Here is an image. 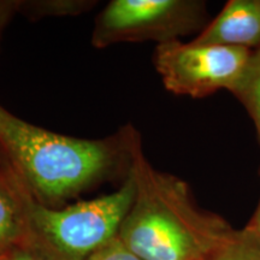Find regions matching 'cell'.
<instances>
[{
  "label": "cell",
  "mask_w": 260,
  "mask_h": 260,
  "mask_svg": "<svg viewBox=\"0 0 260 260\" xmlns=\"http://www.w3.org/2000/svg\"><path fill=\"white\" fill-rule=\"evenodd\" d=\"M252 54L246 48L176 40L157 45L153 63L169 92L199 99L220 89L235 93Z\"/></svg>",
  "instance_id": "obj_5"
},
{
  "label": "cell",
  "mask_w": 260,
  "mask_h": 260,
  "mask_svg": "<svg viewBox=\"0 0 260 260\" xmlns=\"http://www.w3.org/2000/svg\"><path fill=\"white\" fill-rule=\"evenodd\" d=\"M234 95L245 105L252 117L260 144V48L253 51L245 76Z\"/></svg>",
  "instance_id": "obj_8"
},
{
  "label": "cell",
  "mask_w": 260,
  "mask_h": 260,
  "mask_svg": "<svg viewBox=\"0 0 260 260\" xmlns=\"http://www.w3.org/2000/svg\"><path fill=\"white\" fill-rule=\"evenodd\" d=\"M21 2L18 0H0V40L6 25L11 21V18L19 12Z\"/></svg>",
  "instance_id": "obj_12"
},
{
  "label": "cell",
  "mask_w": 260,
  "mask_h": 260,
  "mask_svg": "<svg viewBox=\"0 0 260 260\" xmlns=\"http://www.w3.org/2000/svg\"><path fill=\"white\" fill-rule=\"evenodd\" d=\"M3 162H4V159H3L2 155H0V168L3 167Z\"/></svg>",
  "instance_id": "obj_15"
},
{
  "label": "cell",
  "mask_w": 260,
  "mask_h": 260,
  "mask_svg": "<svg viewBox=\"0 0 260 260\" xmlns=\"http://www.w3.org/2000/svg\"><path fill=\"white\" fill-rule=\"evenodd\" d=\"M132 126L113 138H71L18 118L0 105V155L34 200L53 207L129 167Z\"/></svg>",
  "instance_id": "obj_2"
},
{
  "label": "cell",
  "mask_w": 260,
  "mask_h": 260,
  "mask_svg": "<svg viewBox=\"0 0 260 260\" xmlns=\"http://www.w3.org/2000/svg\"><path fill=\"white\" fill-rule=\"evenodd\" d=\"M28 194L4 160L0 168V256L27 246Z\"/></svg>",
  "instance_id": "obj_7"
},
{
  "label": "cell",
  "mask_w": 260,
  "mask_h": 260,
  "mask_svg": "<svg viewBox=\"0 0 260 260\" xmlns=\"http://www.w3.org/2000/svg\"><path fill=\"white\" fill-rule=\"evenodd\" d=\"M135 198L130 172L119 189L64 207L45 206L28 194V243L50 260H87L118 236Z\"/></svg>",
  "instance_id": "obj_3"
},
{
  "label": "cell",
  "mask_w": 260,
  "mask_h": 260,
  "mask_svg": "<svg viewBox=\"0 0 260 260\" xmlns=\"http://www.w3.org/2000/svg\"><path fill=\"white\" fill-rule=\"evenodd\" d=\"M87 260H144L126 248L118 236Z\"/></svg>",
  "instance_id": "obj_11"
},
{
  "label": "cell",
  "mask_w": 260,
  "mask_h": 260,
  "mask_svg": "<svg viewBox=\"0 0 260 260\" xmlns=\"http://www.w3.org/2000/svg\"><path fill=\"white\" fill-rule=\"evenodd\" d=\"M246 232L251 234L255 240H258L260 242V201H259L258 209H256L254 217H253L252 222L249 224V226L246 229Z\"/></svg>",
  "instance_id": "obj_14"
},
{
  "label": "cell",
  "mask_w": 260,
  "mask_h": 260,
  "mask_svg": "<svg viewBox=\"0 0 260 260\" xmlns=\"http://www.w3.org/2000/svg\"><path fill=\"white\" fill-rule=\"evenodd\" d=\"M193 41L255 51L260 48V0H230Z\"/></svg>",
  "instance_id": "obj_6"
},
{
  "label": "cell",
  "mask_w": 260,
  "mask_h": 260,
  "mask_svg": "<svg viewBox=\"0 0 260 260\" xmlns=\"http://www.w3.org/2000/svg\"><path fill=\"white\" fill-rule=\"evenodd\" d=\"M213 260H260V242L245 230L237 234Z\"/></svg>",
  "instance_id": "obj_10"
},
{
  "label": "cell",
  "mask_w": 260,
  "mask_h": 260,
  "mask_svg": "<svg viewBox=\"0 0 260 260\" xmlns=\"http://www.w3.org/2000/svg\"><path fill=\"white\" fill-rule=\"evenodd\" d=\"M0 260H8V255H5V256H0Z\"/></svg>",
  "instance_id": "obj_16"
},
{
  "label": "cell",
  "mask_w": 260,
  "mask_h": 260,
  "mask_svg": "<svg viewBox=\"0 0 260 260\" xmlns=\"http://www.w3.org/2000/svg\"><path fill=\"white\" fill-rule=\"evenodd\" d=\"M8 260H50L28 246L16 248L8 255Z\"/></svg>",
  "instance_id": "obj_13"
},
{
  "label": "cell",
  "mask_w": 260,
  "mask_h": 260,
  "mask_svg": "<svg viewBox=\"0 0 260 260\" xmlns=\"http://www.w3.org/2000/svg\"><path fill=\"white\" fill-rule=\"evenodd\" d=\"M94 2L84 0H35L21 2L19 12L32 19L42 17H57V16H76L86 12Z\"/></svg>",
  "instance_id": "obj_9"
},
{
  "label": "cell",
  "mask_w": 260,
  "mask_h": 260,
  "mask_svg": "<svg viewBox=\"0 0 260 260\" xmlns=\"http://www.w3.org/2000/svg\"><path fill=\"white\" fill-rule=\"evenodd\" d=\"M128 171L135 198L118 239L141 259L213 260L236 237L222 218L198 209L186 182L147 160L135 129Z\"/></svg>",
  "instance_id": "obj_1"
},
{
  "label": "cell",
  "mask_w": 260,
  "mask_h": 260,
  "mask_svg": "<svg viewBox=\"0 0 260 260\" xmlns=\"http://www.w3.org/2000/svg\"><path fill=\"white\" fill-rule=\"evenodd\" d=\"M206 5L197 0H112L98 15L92 46L106 48L122 42L180 40L203 29Z\"/></svg>",
  "instance_id": "obj_4"
}]
</instances>
